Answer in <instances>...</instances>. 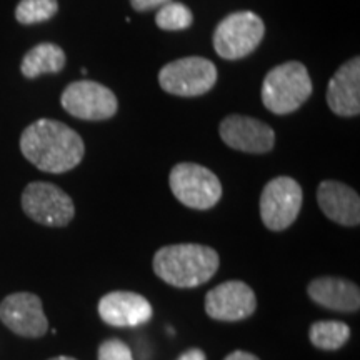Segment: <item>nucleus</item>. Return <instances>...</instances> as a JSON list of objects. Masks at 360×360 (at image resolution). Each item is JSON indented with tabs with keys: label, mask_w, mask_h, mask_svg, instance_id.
<instances>
[{
	"label": "nucleus",
	"mask_w": 360,
	"mask_h": 360,
	"mask_svg": "<svg viewBox=\"0 0 360 360\" xmlns=\"http://www.w3.org/2000/svg\"><path fill=\"white\" fill-rule=\"evenodd\" d=\"M22 209L27 217L47 227H65L75 215L69 193L49 182L29 184L22 193Z\"/></svg>",
	"instance_id": "obj_8"
},
{
	"label": "nucleus",
	"mask_w": 360,
	"mask_h": 360,
	"mask_svg": "<svg viewBox=\"0 0 360 360\" xmlns=\"http://www.w3.org/2000/svg\"><path fill=\"white\" fill-rule=\"evenodd\" d=\"M217 67L204 57H184L169 62L159 72L164 92L179 97H199L217 84Z\"/></svg>",
	"instance_id": "obj_6"
},
{
	"label": "nucleus",
	"mask_w": 360,
	"mask_h": 360,
	"mask_svg": "<svg viewBox=\"0 0 360 360\" xmlns=\"http://www.w3.org/2000/svg\"><path fill=\"white\" fill-rule=\"evenodd\" d=\"M264 20L250 11L233 12L219 22L214 32V49L225 60L250 56L262 42Z\"/></svg>",
	"instance_id": "obj_5"
},
{
	"label": "nucleus",
	"mask_w": 360,
	"mask_h": 360,
	"mask_svg": "<svg viewBox=\"0 0 360 360\" xmlns=\"http://www.w3.org/2000/svg\"><path fill=\"white\" fill-rule=\"evenodd\" d=\"M0 319L13 334L29 339H39L49 330L42 300L30 292H15L7 295L0 304Z\"/></svg>",
	"instance_id": "obj_10"
},
{
	"label": "nucleus",
	"mask_w": 360,
	"mask_h": 360,
	"mask_svg": "<svg viewBox=\"0 0 360 360\" xmlns=\"http://www.w3.org/2000/svg\"><path fill=\"white\" fill-rule=\"evenodd\" d=\"M193 22L191 8L180 2H172L162 6L155 15V24L162 30H184L188 29Z\"/></svg>",
	"instance_id": "obj_20"
},
{
	"label": "nucleus",
	"mask_w": 360,
	"mask_h": 360,
	"mask_svg": "<svg viewBox=\"0 0 360 360\" xmlns=\"http://www.w3.org/2000/svg\"><path fill=\"white\" fill-rule=\"evenodd\" d=\"M224 360H260L257 355L245 352V350H233L232 354H229Z\"/></svg>",
	"instance_id": "obj_24"
},
{
	"label": "nucleus",
	"mask_w": 360,
	"mask_h": 360,
	"mask_svg": "<svg viewBox=\"0 0 360 360\" xmlns=\"http://www.w3.org/2000/svg\"><path fill=\"white\" fill-rule=\"evenodd\" d=\"M60 103L67 114L82 120H107L117 114L119 101L105 85L92 80H79L67 85Z\"/></svg>",
	"instance_id": "obj_9"
},
{
	"label": "nucleus",
	"mask_w": 360,
	"mask_h": 360,
	"mask_svg": "<svg viewBox=\"0 0 360 360\" xmlns=\"http://www.w3.org/2000/svg\"><path fill=\"white\" fill-rule=\"evenodd\" d=\"M98 360H134L127 344L119 339L103 340L97 350Z\"/></svg>",
	"instance_id": "obj_21"
},
{
	"label": "nucleus",
	"mask_w": 360,
	"mask_h": 360,
	"mask_svg": "<svg viewBox=\"0 0 360 360\" xmlns=\"http://www.w3.org/2000/svg\"><path fill=\"white\" fill-rule=\"evenodd\" d=\"M57 11V0H20L15 8V19L22 25H34L52 19Z\"/></svg>",
	"instance_id": "obj_19"
},
{
	"label": "nucleus",
	"mask_w": 360,
	"mask_h": 360,
	"mask_svg": "<svg viewBox=\"0 0 360 360\" xmlns=\"http://www.w3.org/2000/svg\"><path fill=\"white\" fill-rule=\"evenodd\" d=\"M317 202L332 222L347 227L360 224V197L352 187L337 180H323L317 188Z\"/></svg>",
	"instance_id": "obj_15"
},
{
	"label": "nucleus",
	"mask_w": 360,
	"mask_h": 360,
	"mask_svg": "<svg viewBox=\"0 0 360 360\" xmlns=\"http://www.w3.org/2000/svg\"><path fill=\"white\" fill-rule=\"evenodd\" d=\"M170 191L188 209L209 210L222 197V184L212 170L193 162H182L170 170Z\"/></svg>",
	"instance_id": "obj_4"
},
{
	"label": "nucleus",
	"mask_w": 360,
	"mask_h": 360,
	"mask_svg": "<svg viewBox=\"0 0 360 360\" xmlns=\"http://www.w3.org/2000/svg\"><path fill=\"white\" fill-rule=\"evenodd\" d=\"M65 67V52L56 44H39L25 53L20 72L27 79H35L42 74H57Z\"/></svg>",
	"instance_id": "obj_17"
},
{
	"label": "nucleus",
	"mask_w": 360,
	"mask_h": 360,
	"mask_svg": "<svg viewBox=\"0 0 360 360\" xmlns=\"http://www.w3.org/2000/svg\"><path fill=\"white\" fill-rule=\"evenodd\" d=\"M310 300L337 312H357L360 290L357 283L342 277H319L307 285Z\"/></svg>",
	"instance_id": "obj_16"
},
{
	"label": "nucleus",
	"mask_w": 360,
	"mask_h": 360,
	"mask_svg": "<svg viewBox=\"0 0 360 360\" xmlns=\"http://www.w3.org/2000/svg\"><path fill=\"white\" fill-rule=\"evenodd\" d=\"M219 134L229 147L245 154H267L276 143L274 129L254 117H225L219 125Z\"/></svg>",
	"instance_id": "obj_12"
},
{
	"label": "nucleus",
	"mask_w": 360,
	"mask_h": 360,
	"mask_svg": "<svg viewBox=\"0 0 360 360\" xmlns=\"http://www.w3.org/2000/svg\"><path fill=\"white\" fill-rule=\"evenodd\" d=\"M97 312L112 327H135L152 319V305L146 297L129 290L109 292L98 300Z\"/></svg>",
	"instance_id": "obj_13"
},
{
	"label": "nucleus",
	"mask_w": 360,
	"mask_h": 360,
	"mask_svg": "<svg viewBox=\"0 0 360 360\" xmlns=\"http://www.w3.org/2000/svg\"><path fill=\"white\" fill-rule=\"evenodd\" d=\"M169 2L170 0H130V6H132L137 12H147L154 11V8H160Z\"/></svg>",
	"instance_id": "obj_22"
},
{
	"label": "nucleus",
	"mask_w": 360,
	"mask_h": 360,
	"mask_svg": "<svg viewBox=\"0 0 360 360\" xmlns=\"http://www.w3.org/2000/svg\"><path fill=\"white\" fill-rule=\"evenodd\" d=\"M302 200V187L295 179L287 175L272 179L260 193V219L269 231H285L299 217Z\"/></svg>",
	"instance_id": "obj_7"
},
{
	"label": "nucleus",
	"mask_w": 360,
	"mask_h": 360,
	"mask_svg": "<svg viewBox=\"0 0 360 360\" xmlns=\"http://www.w3.org/2000/svg\"><path fill=\"white\" fill-rule=\"evenodd\" d=\"M257 309V297L242 281L219 283L205 295V314L220 322L245 321Z\"/></svg>",
	"instance_id": "obj_11"
},
{
	"label": "nucleus",
	"mask_w": 360,
	"mask_h": 360,
	"mask_svg": "<svg viewBox=\"0 0 360 360\" xmlns=\"http://www.w3.org/2000/svg\"><path fill=\"white\" fill-rule=\"evenodd\" d=\"M20 150L30 164L49 174H64L82 162V137L69 125L52 119H39L20 135Z\"/></svg>",
	"instance_id": "obj_1"
},
{
	"label": "nucleus",
	"mask_w": 360,
	"mask_h": 360,
	"mask_svg": "<svg viewBox=\"0 0 360 360\" xmlns=\"http://www.w3.org/2000/svg\"><path fill=\"white\" fill-rule=\"evenodd\" d=\"M177 360H207L205 352L202 349H188Z\"/></svg>",
	"instance_id": "obj_23"
},
{
	"label": "nucleus",
	"mask_w": 360,
	"mask_h": 360,
	"mask_svg": "<svg viewBox=\"0 0 360 360\" xmlns=\"http://www.w3.org/2000/svg\"><path fill=\"white\" fill-rule=\"evenodd\" d=\"M350 339V327L339 321H319L309 328V340L321 350H339Z\"/></svg>",
	"instance_id": "obj_18"
},
{
	"label": "nucleus",
	"mask_w": 360,
	"mask_h": 360,
	"mask_svg": "<svg viewBox=\"0 0 360 360\" xmlns=\"http://www.w3.org/2000/svg\"><path fill=\"white\" fill-rule=\"evenodd\" d=\"M265 109L276 115H287L300 109L312 96V80L307 67L300 62H285L265 75L262 90Z\"/></svg>",
	"instance_id": "obj_3"
},
{
	"label": "nucleus",
	"mask_w": 360,
	"mask_h": 360,
	"mask_svg": "<svg viewBox=\"0 0 360 360\" xmlns=\"http://www.w3.org/2000/svg\"><path fill=\"white\" fill-rule=\"evenodd\" d=\"M327 105L335 115L360 114V58L354 57L340 65L327 85Z\"/></svg>",
	"instance_id": "obj_14"
},
{
	"label": "nucleus",
	"mask_w": 360,
	"mask_h": 360,
	"mask_svg": "<svg viewBox=\"0 0 360 360\" xmlns=\"http://www.w3.org/2000/svg\"><path fill=\"white\" fill-rule=\"evenodd\" d=\"M217 250L202 244L165 245L155 252L152 267L155 276L179 289H193L209 282L217 274Z\"/></svg>",
	"instance_id": "obj_2"
},
{
	"label": "nucleus",
	"mask_w": 360,
	"mask_h": 360,
	"mask_svg": "<svg viewBox=\"0 0 360 360\" xmlns=\"http://www.w3.org/2000/svg\"><path fill=\"white\" fill-rule=\"evenodd\" d=\"M49 360H77V359L67 357V355H58V357H53V359H49Z\"/></svg>",
	"instance_id": "obj_25"
}]
</instances>
